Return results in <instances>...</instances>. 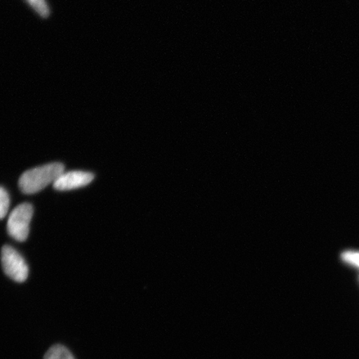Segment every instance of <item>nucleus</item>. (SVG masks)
<instances>
[{"label": "nucleus", "instance_id": "nucleus-2", "mask_svg": "<svg viewBox=\"0 0 359 359\" xmlns=\"http://www.w3.org/2000/svg\"><path fill=\"white\" fill-rule=\"evenodd\" d=\"M32 205L24 203L18 205L8 217L7 229L8 234L18 241H25L29 236V224L32 219Z\"/></svg>", "mask_w": 359, "mask_h": 359}, {"label": "nucleus", "instance_id": "nucleus-4", "mask_svg": "<svg viewBox=\"0 0 359 359\" xmlns=\"http://www.w3.org/2000/svg\"><path fill=\"white\" fill-rule=\"evenodd\" d=\"M93 179L94 175L91 172L73 170V172L62 173L53 185L57 191H70L88 186Z\"/></svg>", "mask_w": 359, "mask_h": 359}, {"label": "nucleus", "instance_id": "nucleus-1", "mask_svg": "<svg viewBox=\"0 0 359 359\" xmlns=\"http://www.w3.org/2000/svg\"><path fill=\"white\" fill-rule=\"evenodd\" d=\"M65 172V165L53 163L27 170L20 178V189L25 194H34L53 184Z\"/></svg>", "mask_w": 359, "mask_h": 359}, {"label": "nucleus", "instance_id": "nucleus-7", "mask_svg": "<svg viewBox=\"0 0 359 359\" xmlns=\"http://www.w3.org/2000/svg\"><path fill=\"white\" fill-rule=\"evenodd\" d=\"M26 1L30 4L31 7H32L40 16L46 18L49 15L50 11H49V8L45 0H26Z\"/></svg>", "mask_w": 359, "mask_h": 359}, {"label": "nucleus", "instance_id": "nucleus-6", "mask_svg": "<svg viewBox=\"0 0 359 359\" xmlns=\"http://www.w3.org/2000/svg\"><path fill=\"white\" fill-rule=\"evenodd\" d=\"M10 204V196L4 187H0V219L6 217Z\"/></svg>", "mask_w": 359, "mask_h": 359}, {"label": "nucleus", "instance_id": "nucleus-5", "mask_svg": "<svg viewBox=\"0 0 359 359\" xmlns=\"http://www.w3.org/2000/svg\"><path fill=\"white\" fill-rule=\"evenodd\" d=\"M43 359H75V358L64 345L57 344L48 350Z\"/></svg>", "mask_w": 359, "mask_h": 359}, {"label": "nucleus", "instance_id": "nucleus-8", "mask_svg": "<svg viewBox=\"0 0 359 359\" xmlns=\"http://www.w3.org/2000/svg\"><path fill=\"white\" fill-rule=\"evenodd\" d=\"M344 259H346L348 262L356 264V266H359V254L347 253L345 255Z\"/></svg>", "mask_w": 359, "mask_h": 359}, {"label": "nucleus", "instance_id": "nucleus-3", "mask_svg": "<svg viewBox=\"0 0 359 359\" xmlns=\"http://www.w3.org/2000/svg\"><path fill=\"white\" fill-rule=\"evenodd\" d=\"M1 262L4 273L11 280L18 283L25 282L29 276V267L22 255L10 245L2 249Z\"/></svg>", "mask_w": 359, "mask_h": 359}]
</instances>
